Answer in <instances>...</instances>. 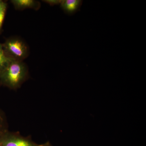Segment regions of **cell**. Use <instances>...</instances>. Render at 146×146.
Here are the masks:
<instances>
[{
  "mask_svg": "<svg viewBox=\"0 0 146 146\" xmlns=\"http://www.w3.org/2000/svg\"><path fill=\"white\" fill-rule=\"evenodd\" d=\"M29 75L27 65L24 61L11 60L0 73V82L9 89H19Z\"/></svg>",
  "mask_w": 146,
  "mask_h": 146,
  "instance_id": "6da1fadb",
  "label": "cell"
},
{
  "mask_svg": "<svg viewBox=\"0 0 146 146\" xmlns=\"http://www.w3.org/2000/svg\"><path fill=\"white\" fill-rule=\"evenodd\" d=\"M0 83H1V82H0Z\"/></svg>",
  "mask_w": 146,
  "mask_h": 146,
  "instance_id": "8fae6325",
  "label": "cell"
},
{
  "mask_svg": "<svg viewBox=\"0 0 146 146\" xmlns=\"http://www.w3.org/2000/svg\"><path fill=\"white\" fill-rule=\"evenodd\" d=\"M11 2L16 10H23L26 9L39 10L41 3L35 0H11Z\"/></svg>",
  "mask_w": 146,
  "mask_h": 146,
  "instance_id": "277c9868",
  "label": "cell"
},
{
  "mask_svg": "<svg viewBox=\"0 0 146 146\" xmlns=\"http://www.w3.org/2000/svg\"><path fill=\"white\" fill-rule=\"evenodd\" d=\"M2 46L6 55L11 60L24 61L29 54V46L18 36H13L8 38Z\"/></svg>",
  "mask_w": 146,
  "mask_h": 146,
  "instance_id": "7a4b0ae2",
  "label": "cell"
},
{
  "mask_svg": "<svg viewBox=\"0 0 146 146\" xmlns=\"http://www.w3.org/2000/svg\"><path fill=\"white\" fill-rule=\"evenodd\" d=\"M82 4L81 0H62L60 7L69 15H73L80 10Z\"/></svg>",
  "mask_w": 146,
  "mask_h": 146,
  "instance_id": "5b68a950",
  "label": "cell"
},
{
  "mask_svg": "<svg viewBox=\"0 0 146 146\" xmlns=\"http://www.w3.org/2000/svg\"><path fill=\"white\" fill-rule=\"evenodd\" d=\"M38 146H52V145L50 142L47 141L44 143L38 145Z\"/></svg>",
  "mask_w": 146,
  "mask_h": 146,
  "instance_id": "30bf717a",
  "label": "cell"
},
{
  "mask_svg": "<svg viewBox=\"0 0 146 146\" xmlns=\"http://www.w3.org/2000/svg\"><path fill=\"white\" fill-rule=\"evenodd\" d=\"M44 2L50 6L59 5L62 0H43Z\"/></svg>",
  "mask_w": 146,
  "mask_h": 146,
  "instance_id": "9c48e42d",
  "label": "cell"
},
{
  "mask_svg": "<svg viewBox=\"0 0 146 146\" xmlns=\"http://www.w3.org/2000/svg\"><path fill=\"white\" fill-rule=\"evenodd\" d=\"M30 138L16 132L7 131L0 136V146H38Z\"/></svg>",
  "mask_w": 146,
  "mask_h": 146,
  "instance_id": "3957f363",
  "label": "cell"
},
{
  "mask_svg": "<svg viewBox=\"0 0 146 146\" xmlns=\"http://www.w3.org/2000/svg\"><path fill=\"white\" fill-rule=\"evenodd\" d=\"M8 131L7 125L5 117L0 112V136Z\"/></svg>",
  "mask_w": 146,
  "mask_h": 146,
  "instance_id": "ba28073f",
  "label": "cell"
},
{
  "mask_svg": "<svg viewBox=\"0 0 146 146\" xmlns=\"http://www.w3.org/2000/svg\"><path fill=\"white\" fill-rule=\"evenodd\" d=\"M7 4L5 2L0 0V33L1 31L3 23L7 9Z\"/></svg>",
  "mask_w": 146,
  "mask_h": 146,
  "instance_id": "52a82bcc",
  "label": "cell"
},
{
  "mask_svg": "<svg viewBox=\"0 0 146 146\" xmlns=\"http://www.w3.org/2000/svg\"><path fill=\"white\" fill-rule=\"evenodd\" d=\"M11 61L4 51L2 44L0 43V73L5 69Z\"/></svg>",
  "mask_w": 146,
  "mask_h": 146,
  "instance_id": "8992f818",
  "label": "cell"
}]
</instances>
